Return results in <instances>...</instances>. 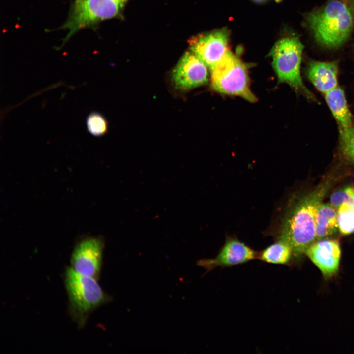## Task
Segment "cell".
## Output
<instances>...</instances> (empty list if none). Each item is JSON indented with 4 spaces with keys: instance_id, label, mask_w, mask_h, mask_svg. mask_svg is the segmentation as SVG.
<instances>
[{
    "instance_id": "cell-8",
    "label": "cell",
    "mask_w": 354,
    "mask_h": 354,
    "mask_svg": "<svg viewBox=\"0 0 354 354\" xmlns=\"http://www.w3.org/2000/svg\"><path fill=\"white\" fill-rule=\"evenodd\" d=\"M103 242L88 237L77 244L72 252L70 267L77 273L98 280L101 268Z\"/></svg>"
},
{
    "instance_id": "cell-22",
    "label": "cell",
    "mask_w": 354,
    "mask_h": 354,
    "mask_svg": "<svg viewBox=\"0 0 354 354\" xmlns=\"http://www.w3.org/2000/svg\"><path fill=\"white\" fill-rule=\"evenodd\" d=\"M275 0L276 2H280L281 1H282V0Z\"/></svg>"
},
{
    "instance_id": "cell-3",
    "label": "cell",
    "mask_w": 354,
    "mask_h": 354,
    "mask_svg": "<svg viewBox=\"0 0 354 354\" xmlns=\"http://www.w3.org/2000/svg\"><path fill=\"white\" fill-rule=\"evenodd\" d=\"M64 284L70 315L79 327L85 326L94 310L111 300L97 280L79 274L70 267L65 271Z\"/></svg>"
},
{
    "instance_id": "cell-14",
    "label": "cell",
    "mask_w": 354,
    "mask_h": 354,
    "mask_svg": "<svg viewBox=\"0 0 354 354\" xmlns=\"http://www.w3.org/2000/svg\"><path fill=\"white\" fill-rule=\"evenodd\" d=\"M338 230L336 209L330 203H321L315 215V232L317 240L324 239Z\"/></svg>"
},
{
    "instance_id": "cell-15",
    "label": "cell",
    "mask_w": 354,
    "mask_h": 354,
    "mask_svg": "<svg viewBox=\"0 0 354 354\" xmlns=\"http://www.w3.org/2000/svg\"><path fill=\"white\" fill-rule=\"evenodd\" d=\"M294 258L290 245L286 242L277 239L263 250L259 252L258 259L268 264L288 265Z\"/></svg>"
},
{
    "instance_id": "cell-4",
    "label": "cell",
    "mask_w": 354,
    "mask_h": 354,
    "mask_svg": "<svg viewBox=\"0 0 354 354\" xmlns=\"http://www.w3.org/2000/svg\"><path fill=\"white\" fill-rule=\"evenodd\" d=\"M303 49V46L298 38L288 36L274 44L269 55L279 82L288 84L296 93L315 101V96L306 88L301 75Z\"/></svg>"
},
{
    "instance_id": "cell-6",
    "label": "cell",
    "mask_w": 354,
    "mask_h": 354,
    "mask_svg": "<svg viewBox=\"0 0 354 354\" xmlns=\"http://www.w3.org/2000/svg\"><path fill=\"white\" fill-rule=\"evenodd\" d=\"M123 2L120 0H76L64 26L69 31L67 38L83 28L115 16Z\"/></svg>"
},
{
    "instance_id": "cell-23",
    "label": "cell",
    "mask_w": 354,
    "mask_h": 354,
    "mask_svg": "<svg viewBox=\"0 0 354 354\" xmlns=\"http://www.w3.org/2000/svg\"><path fill=\"white\" fill-rule=\"evenodd\" d=\"M120 0L124 2L125 0Z\"/></svg>"
},
{
    "instance_id": "cell-11",
    "label": "cell",
    "mask_w": 354,
    "mask_h": 354,
    "mask_svg": "<svg viewBox=\"0 0 354 354\" xmlns=\"http://www.w3.org/2000/svg\"><path fill=\"white\" fill-rule=\"evenodd\" d=\"M305 254L326 277H330L337 272L341 257L337 240H318L307 249Z\"/></svg>"
},
{
    "instance_id": "cell-7",
    "label": "cell",
    "mask_w": 354,
    "mask_h": 354,
    "mask_svg": "<svg viewBox=\"0 0 354 354\" xmlns=\"http://www.w3.org/2000/svg\"><path fill=\"white\" fill-rule=\"evenodd\" d=\"M259 252L255 250L235 236H227L216 256L211 259L199 260L197 265L204 267L206 272L215 268L229 267L258 259Z\"/></svg>"
},
{
    "instance_id": "cell-1",
    "label": "cell",
    "mask_w": 354,
    "mask_h": 354,
    "mask_svg": "<svg viewBox=\"0 0 354 354\" xmlns=\"http://www.w3.org/2000/svg\"><path fill=\"white\" fill-rule=\"evenodd\" d=\"M326 178L314 190L301 196L287 210L279 229L277 239L292 247L294 258H298L316 240L315 215L317 208L332 186Z\"/></svg>"
},
{
    "instance_id": "cell-16",
    "label": "cell",
    "mask_w": 354,
    "mask_h": 354,
    "mask_svg": "<svg viewBox=\"0 0 354 354\" xmlns=\"http://www.w3.org/2000/svg\"><path fill=\"white\" fill-rule=\"evenodd\" d=\"M339 231L347 235L354 232V202L342 203L336 209Z\"/></svg>"
},
{
    "instance_id": "cell-18",
    "label": "cell",
    "mask_w": 354,
    "mask_h": 354,
    "mask_svg": "<svg viewBox=\"0 0 354 354\" xmlns=\"http://www.w3.org/2000/svg\"><path fill=\"white\" fill-rule=\"evenodd\" d=\"M86 125L88 132L95 137L103 136L107 132L108 129L106 118L98 112H92L88 115Z\"/></svg>"
},
{
    "instance_id": "cell-20",
    "label": "cell",
    "mask_w": 354,
    "mask_h": 354,
    "mask_svg": "<svg viewBox=\"0 0 354 354\" xmlns=\"http://www.w3.org/2000/svg\"><path fill=\"white\" fill-rule=\"evenodd\" d=\"M353 11H354V0H353Z\"/></svg>"
},
{
    "instance_id": "cell-10",
    "label": "cell",
    "mask_w": 354,
    "mask_h": 354,
    "mask_svg": "<svg viewBox=\"0 0 354 354\" xmlns=\"http://www.w3.org/2000/svg\"><path fill=\"white\" fill-rule=\"evenodd\" d=\"M207 67L193 52H186L172 71L175 87L187 90L206 84L209 78Z\"/></svg>"
},
{
    "instance_id": "cell-13",
    "label": "cell",
    "mask_w": 354,
    "mask_h": 354,
    "mask_svg": "<svg viewBox=\"0 0 354 354\" xmlns=\"http://www.w3.org/2000/svg\"><path fill=\"white\" fill-rule=\"evenodd\" d=\"M324 95L326 103L338 124L339 129L353 125L352 115L343 89L338 86Z\"/></svg>"
},
{
    "instance_id": "cell-19",
    "label": "cell",
    "mask_w": 354,
    "mask_h": 354,
    "mask_svg": "<svg viewBox=\"0 0 354 354\" xmlns=\"http://www.w3.org/2000/svg\"><path fill=\"white\" fill-rule=\"evenodd\" d=\"M354 202V187L347 186L332 194L330 204L336 209L343 202Z\"/></svg>"
},
{
    "instance_id": "cell-2",
    "label": "cell",
    "mask_w": 354,
    "mask_h": 354,
    "mask_svg": "<svg viewBox=\"0 0 354 354\" xmlns=\"http://www.w3.org/2000/svg\"><path fill=\"white\" fill-rule=\"evenodd\" d=\"M353 20L352 11L340 0L329 1L306 18L316 42L329 49L338 48L346 42L352 31Z\"/></svg>"
},
{
    "instance_id": "cell-5",
    "label": "cell",
    "mask_w": 354,
    "mask_h": 354,
    "mask_svg": "<svg viewBox=\"0 0 354 354\" xmlns=\"http://www.w3.org/2000/svg\"><path fill=\"white\" fill-rule=\"evenodd\" d=\"M210 70L212 89L220 93L240 97L254 102L256 98L250 88L247 67L229 50Z\"/></svg>"
},
{
    "instance_id": "cell-9",
    "label": "cell",
    "mask_w": 354,
    "mask_h": 354,
    "mask_svg": "<svg viewBox=\"0 0 354 354\" xmlns=\"http://www.w3.org/2000/svg\"><path fill=\"white\" fill-rule=\"evenodd\" d=\"M229 33L221 29L194 37L190 41L193 52L211 69L229 50Z\"/></svg>"
},
{
    "instance_id": "cell-12",
    "label": "cell",
    "mask_w": 354,
    "mask_h": 354,
    "mask_svg": "<svg viewBox=\"0 0 354 354\" xmlns=\"http://www.w3.org/2000/svg\"><path fill=\"white\" fill-rule=\"evenodd\" d=\"M337 61L312 60L307 67L306 75L314 87L324 95L339 86Z\"/></svg>"
},
{
    "instance_id": "cell-17",
    "label": "cell",
    "mask_w": 354,
    "mask_h": 354,
    "mask_svg": "<svg viewBox=\"0 0 354 354\" xmlns=\"http://www.w3.org/2000/svg\"><path fill=\"white\" fill-rule=\"evenodd\" d=\"M339 149L341 155L354 163V126L339 129Z\"/></svg>"
},
{
    "instance_id": "cell-21",
    "label": "cell",
    "mask_w": 354,
    "mask_h": 354,
    "mask_svg": "<svg viewBox=\"0 0 354 354\" xmlns=\"http://www.w3.org/2000/svg\"><path fill=\"white\" fill-rule=\"evenodd\" d=\"M255 0L256 1H258V2H261L264 0Z\"/></svg>"
}]
</instances>
